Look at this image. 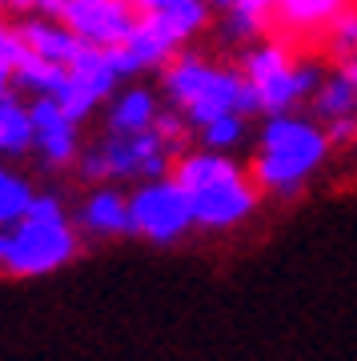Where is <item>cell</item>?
<instances>
[{"label":"cell","instance_id":"1","mask_svg":"<svg viewBox=\"0 0 357 361\" xmlns=\"http://www.w3.org/2000/svg\"><path fill=\"white\" fill-rule=\"evenodd\" d=\"M80 229L61 193H37L25 217L0 229V265L4 277L16 281H37L68 269L80 257Z\"/></svg>","mask_w":357,"mask_h":361},{"label":"cell","instance_id":"2","mask_svg":"<svg viewBox=\"0 0 357 361\" xmlns=\"http://www.w3.org/2000/svg\"><path fill=\"white\" fill-rule=\"evenodd\" d=\"M329 149V133L313 116H265L257 129V153L249 161V177L261 189V197H297L313 180V173L325 165Z\"/></svg>","mask_w":357,"mask_h":361},{"label":"cell","instance_id":"3","mask_svg":"<svg viewBox=\"0 0 357 361\" xmlns=\"http://www.w3.org/2000/svg\"><path fill=\"white\" fill-rule=\"evenodd\" d=\"M161 92H165L169 109H177L189 121L193 133L229 113L257 116V97L249 89V80L241 77V68L205 61L197 49H181L161 68Z\"/></svg>","mask_w":357,"mask_h":361},{"label":"cell","instance_id":"4","mask_svg":"<svg viewBox=\"0 0 357 361\" xmlns=\"http://www.w3.org/2000/svg\"><path fill=\"white\" fill-rule=\"evenodd\" d=\"M177 153L169 149L157 133H133V137H113L101 133V141L80 149L77 173L92 185H113V180H161L173 173Z\"/></svg>","mask_w":357,"mask_h":361},{"label":"cell","instance_id":"5","mask_svg":"<svg viewBox=\"0 0 357 361\" xmlns=\"http://www.w3.org/2000/svg\"><path fill=\"white\" fill-rule=\"evenodd\" d=\"M128 217H133V237L149 241L157 249L181 245L197 225H193V201L173 177L145 180L128 193Z\"/></svg>","mask_w":357,"mask_h":361},{"label":"cell","instance_id":"6","mask_svg":"<svg viewBox=\"0 0 357 361\" xmlns=\"http://www.w3.org/2000/svg\"><path fill=\"white\" fill-rule=\"evenodd\" d=\"M189 201H193V225L201 233H233L257 213L261 189L253 185L249 169H237V173L213 180L205 189H193Z\"/></svg>","mask_w":357,"mask_h":361},{"label":"cell","instance_id":"7","mask_svg":"<svg viewBox=\"0 0 357 361\" xmlns=\"http://www.w3.org/2000/svg\"><path fill=\"white\" fill-rule=\"evenodd\" d=\"M49 16L68 25L85 44L121 49L140 13L133 8V0H56V8Z\"/></svg>","mask_w":357,"mask_h":361},{"label":"cell","instance_id":"8","mask_svg":"<svg viewBox=\"0 0 357 361\" xmlns=\"http://www.w3.org/2000/svg\"><path fill=\"white\" fill-rule=\"evenodd\" d=\"M185 32H181L169 16L161 13H140L133 32L125 37L121 49H113L116 65L125 77H140V73H153V68H165L181 49H185Z\"/></svg>","mask_w":357,"mask_h":361},{"label":"cell","instance_id":"9","mask_svg":"<svg viewBox=\"0 0 357 361\" xmlns=\"http://www.w3.org/2000/svg\"><path fill=\"white\" fill-rule=\"evenodd\" d=\"M32 125H37V157L44 169H73L80 161V125L64 113L52 97H32Z\"/></svg>","mask_w":357,"mask_h":361},{"label":"cell","instance_id":"10","mask_svg":"<svg viewBox=\"0 0 357 361\" xmlns=\"http://www.w3.org/2000/svg\"><path fill=\"white\" fill-rule=\"evenodd\" d=\"M77 229L97 241H116L133 237V217H128V193L116 185H92L77 201Z\"/></svg>","mask_w":357,"mask_h":361},{"label":"cell","instance_id":"11","mask_svg":"<svg viewBox=\"0 0 357 361\" xmlns=\"http://www.w3.org/2000/svg\"><path fill=\"white\" fill-rule=\"evenodd\" d=\"M16 28V37H20V44H25L32 56H40V61H52V65H73L80 56V49H85V40L73 32L68 25H61L56 16H25Z\"/></svg>","mask_w":357,"mask_h":361},{"label":"cell","instance_id":"12","mask_svg":"<svg viewBox=\"0 0 357 361\" xmlns=\"http://www.w3.org/2000/svg\"><path fill=\"white\" fill-rule=\"evenodd\" d=\"M161 97H157L149 85H128V89H116L109 97V109H104V133L113 137H133V133H153L157 116H161Z\"/></svg>","mask_w":357,"mask_h":361},{"label":"cell","instance_id":"13","mask_svg":"<svg viewBox=\"0 0 357 361\" xmlns=\"http://www.w3.org/2000/svg\"><path fill=\"white\" fill-rule=\"evenodd\" d=\"M68 80L77 85V89H85L97 104H104L109 97L116 92V85L125 80V73H121V65H116L113 49H97V44H85L80 49V56L68 65Z\"/></svg>","mask_w":357,"mask_h":361},{"label":"cell","instance_id":"14","mask_svg":"<svg viewBox=\"0 0 357 361\" xmlns=\"http://www.w3.org/2000/svg\"><path fill=\"white\" fill-rule=\"evenodd\" d=\"M37 153V125H32V109L25 97H0V157H20Z\"/></svg>","mask_w":357,"mask_h":361},{"label":"cell","instance_id":"15","mask_svg":"<svg viewBox=\"0 0 357 361\" xmlns=\"http://www.w3.org/2000/svg\"><path fill=\"white\" fill-rule=\"evenodd\" d=\"M345 4H349V0H273V20H277L285 32H294V37L317 32V28L329 32V25L341 16Z\"/></svg>","mask_w":357,"mask_h":361},{"label":"cell","instance_id":"16","mask_svg":"<svg viewBox=\"0 0 357 361\" xmlns=\"http://www.w3.org/2000/svg\"><path fill=\"white\" fill-rule=\"evenodd\" d=\"M273 20V0H237L233 8H225L221 20V37L229 44H257L261 37H269Z\"/></svg>","mask_w":357,"mask_h":361},{"label":"cell","instance_id":"17","mask_svg":"<svg viewBox=\"0 0 357 361\" xmlns=\"http://www.w3.org/2000/svg\"><path fill=\"white\" fill-rule=\"evenodd\" d=\"M309 109H313V121H321V125H333V121L357 116V85L345 77V73L333 68V73H325L321 89L313 92Z\"/></svg>","mask_w":357,"mask_h":361},{"label":"cell","instance_id":"18","mask_svg":"<svg viewBox=\"0 0 357 361\" xmlns=\"http://www.w3.org/2000/svg\"><path fill=\"white\" fill-rule=\"evenodd\" d=\"M68 80V68L64 65H52V61H40L32 52H20L16 56V68H13V85L28 97H56Z\"/></svg>","mask_w":357,"mask_h":361},{"label":"cell","instance_id":"19","mask_svg":"<svg viewBox=\"0 0 357 361\" xmlns=\"http://www.w3.org/2000/svg\"><path fill=\"white\" fill-rule=\"evenodd\" d=\"M32 197H37V185L20 169L0 161V229H8V225H16V221L25 217Z\"/></svg>","mask_w":357,"mask_h":361},{"label":"cell","instance_id":"20","mask_svg":"<svg viewBox=\"0 0 357 361\" xmlns=\"http://www.w3.org/2000/svg\"><path fill=\"white\" fill-rule=\"evenodd\" d=\"M133 8H137V13L169 16L185 37H197V32L209 25V0H133Z\"/></svg>","mask_w":357,"mask_h":361},{"label":"cell","instance_id":"21","mask_svg":"<svg viewBox=\"0 0 357 361\" xmlns=\"http://www.w3.org/2000/svg\"><path fill=\"white\" fill-rule=\"evenodd\" d=\"M193 137H197V149H209V153H229L233 157V149H241L245 137H249V116H241V113L217 116V121L201 125Z\"/></svg>","mask_w":357,"mask_h":361},{"label":"cell","instance_id":"22","mask_svg":"<svg viewBox=\"0 0 357 361\" xmlns=\"http://www.w3.org/2000/svg\"><path fill=\"white\" fill-rule=\"evenodd\" d=\"M329 49L337 52V61L357 56V8L353 4H345L341 16L329 25Z\"/></svg>","mask_w":357,"mask_h":361},{"label":"cell","instance_id":"23","mask_svg":"<svg viewBox=\"0 0 357 361\" xmlns=\"http://www.w3.org/2000/svg\"><path fill=\"white\" fill-rule=\"evenodd\" d=\"M25 52L20 37H16L13 25H0V97H8V85H13V68H16V56Z\"/></svg>","mask_w":357,"mask_h":361},{"label":"cell","instance_id":"24","mask_svg":"<svg viewBox=\"0 0 357 361\" xmlns=\"http://www.w3.org/2000/svg\"><path fill=\"white\" fill-rule=\"evenodd\" d=\"M0 8H8V13L16 16H49L52 8H56V0H0Z\"/></svg>","mask_w":357,"mask_h":361},{"label":"cell","instance_id":"25","mask_svg":"<svg viewBox=\"0 0 357 361\" xmlns=\"http://www.w3.org/2000/svg\"><path fill=\"white\" fill-rule=\"evenodd\" d=\"M325 133H329V141H333V145H353V141H357V116L333 121V125H325Z\"/></svg>","mask_w":357,"mask_h":361},{"label":"cell","instance_id":"26","mask_svg":"<svg viewBox=\"0 0 357 361\" xmlns=\"http://www.w3.org/2000/svg\"><path fill=\"white\" fill-rule=\"evenodd\" d=\"M233 4H237V0H209V8H221V13H225V8H233Z\"/></svg>","mask_w":357,"mask_h":361},{"label":"cell","instance_id":"27","mask_svg":"<svg viewBox=\"0 0 357 361\" xmlns=\"http://www.w3.org/2000/svg\"><path fill=\"white\" fill-rule=\"evenodd\" d=\"M0 273H4V265H0Z\"/></svg>","mask_w":357,"mask_h":361}]
</instances>
